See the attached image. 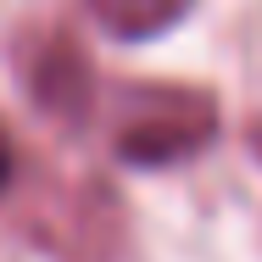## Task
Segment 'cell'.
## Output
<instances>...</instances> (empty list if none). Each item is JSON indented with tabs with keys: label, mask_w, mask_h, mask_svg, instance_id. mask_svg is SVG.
Wrapping results in <instances>:
<instances>
[{
	"label": "cell",
	"mask_w": 262,
	"mask_h": 262,
	"mask_svg": "<svg viewBox=\"0 0 262 262\" xmlns=\"http://www.w3.org/2000/svg\"><path fill=\"white\" fill-rule=\"evenodd\" d=\"M23 223L56 262H117L123 251V207L95 179H51V190L23 207Z\"/></svg>",
	"instance_id": "cell-2"
},
{
	"label": "cell",
	"mask_w": 262,
	"mask_h": 262,
	"mask_svg": "<svg viewBox=\"0 0 262 262\" xmlns=\"http://www.w3.org/2000/svg\"><path fill=\"white\" fill-rule=\"evenodd\" d=\"M11 179H17V145H11V128L0 123V195L11 190Z\"/></svg>",
	"instance_id": "cell-5"
},
{
	"label": "cell",
	"mask_w": 262,
	"mask_h": 262,
	"mask_svg": "<svg viewBox=\"0 0 262 262\" xmlns=\"http://www.w3.org/2000/svg\"><path fill=\"white\" fill-rule=\"evenodd\" d=\"M217 134V101L201 84H123L112 101V151L128 167H179Z\"/></svg>",
	"instance_id": "cell-1"
},
{
	"label": "cell",
	"mask_w": 262,
	"mask_h": 262,
	"mask_svg": "<svg viewBox=\"0 0 262 262\" xmlns=\"http://www.w3.org/2000/svg\"><path fill=\"white\" fill-rule=\"evenodd\" d=\"M17 78H23L28 101L56 123H84L95 112V67H90L84 45L56 23L28 28L17 39Z\"/></svg>",
	"instance_id": "cell-3"
},
{
	"label": "cell",
	"mask_w": 262,
	"mask_h": 262,
	"mask_svg": "<svg viewBox=\"0 0 262 262\" xmlns=\"http://www.w3.org/2000/svg\"><path fill=\"white\" fill-rule=\"evenodd\" d=\"M257 145H262V128H257Z\"/></svg>",
	"instance_id": "cell-6"
},
{
	"label": "cell",
	"mask_w": 262,
	"mask_h": 262,
	"mask_svg": "<svg viewBox=\"0 0 262 262\" xmlns=\"http://www.w3.org/2000/svg\"><path fill=\"white\" fill-rule=\"evenodd\" d=\"M190 6L195 0H90L95 23L106 34H117V39H157L173 23L190 17Z\"/></svg>",
	"instance_id": "cell-4"
}]
</instances>
